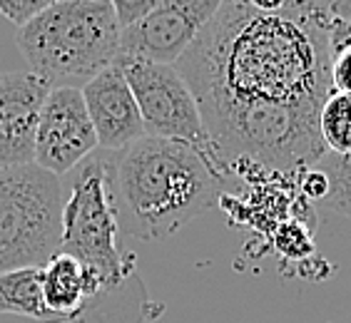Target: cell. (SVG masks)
Here are the masks:
<instances>
[{"label": "cell", "instance_id": "cell-1", "mask_svg": "<svg viewBox=\"0 0 351 323\" xmlns=\"http://www.w3.org/2000/svg\"><path fill=\"white\" fill-rule=\"evenodd\" d=\"M329 30L319 0H289L274 13L224 0L175 62L224 167L299 177L326 155L319 112L331 92Z\"/></svg>", "mask_w": 351, "mask_h": 323}, {"label": "cell", "instance_id": "cell-2", "mask_svg": "<svg viewBox=\"0 0 351 323\" xmlns=\"http://www.w3.org/2000/svg\"><path fill=\"white\" fill-rule=\"evenodd\" d=\"M224 169L215 155L189 142L140 137L112 162L120 229L145 242L177 234L217 207Z\"/></svg>", "mask_w": 351, "mask_h": 323}, {"label": "cell", "instance_id": "cell-3", "mask_svg": "<svg viewBox=\"0 0 351 323\" xmlns=\"http://www.w3.org/2000/svg\"><path fill=\"white\" fill-rule=\"evenodd\" d=\"M122 27L110 0H60L18 30L27 70L50 90H82L120 57Z\"/></svg>", "mask_w": 351, "mask_h": 323}, {"label": "cell", "instance_id": "cell-4", "mask_svg": "<svg viewBox=\"0 0 351 323\" xmlns=\"http://www.w3.org/2000/svg\"><path fill=\"white\" fill-rule=\"evenodd\" d=\"M120 216L112 189V162L88 157L73 169L70 196L62 204L60 251L95 269L105 289L132 276L135 256L120 251Z\"/></svg>", "mask_w": 351, "mask_h": 323}, {"label": "cell", "instance_id": "cell-5", "mask_svg": "<svg viewBox=\"0 0 351 323\" xmlns=\"http://www.w3.org/2000/svg\"><path fill=\"white\" fill-rule=\"evenodd\" d=\"M62 184L38 164L0 167V274L45 266L60 251Z\"/></svg>", "mask_w": 351, "mask_h": 323}, {"label": "cell", "instance_id": "cell-6", "mask_svg": "<svg viewBox=\"0 0 351 323\" xmlns=\"http://www.w3.org/2000/svg\"><path fill=\"white\" fill-rule=\"evenodd\" d=\"M117 62L125 70L130 90L135 94L145 135L189 142L215 155L195 94L175 65L135 57H117Z\"/></svg>", "mask_w": 351, "mask_h": 323}, {"label": "cell", "instance_id": "cell-7", "mask_svg": "<svg viewBox=\"0 0 351 323\" xmlns=\"http://www.w3.org/2000/svg\"><path fill=\"white\" fill-rule=\"evenodd\" d=\"M224 0H160L142 21L122 30L120 57L175 65L210 25Z\"/></svg>", "mask_w": 351, "mask_h": 323}, {"label": "cell", "instance_id": "cell-8", "mask_svg": "<svg viewBox=\"0 0 351 323\" xmlns=\"http://www.w3.org/2000/svg\"><path fill=\"white\" fill-rule=\"evenodd\" d=\"M95 149L97 135L82 100V90H50L35 132V164L50 175L62 177L93 157Z\"/></svg>", "mask_w": 351, "mask_h": 323}, {"label": "cell", "instance_id": "cell-9", "mask_svg": "<svg viewBox=\"0 0 351 323\" xmlns=\"http://www.w3.org/2000/svg\"><path fill=\"white\" fill-rule=\"evenodd\" d=\"M47 92L30 70L0 73V167L35 162V132Z\"/></svg>", "mask_w": 351, "mask_h": 323}, {"label": "cell", "instance_id": "cell-10", "mask_svg": "<svg viewBox=\"0 0 351 323\" xmlns=\"http://www.w3.org/2000/svg\"><path fill=\"white\" fill-rule=\"evenodd\" d=\"M82 100L97 135V147L115 155L145 137L140 107L120 62L93 77L82 88Z\"/></svg>", "mask_w": 351, "mask_h": 323}, {"label": "cell", "instance_id": "cell-11", "mask_svg": "<svg viewBox=\"0 0 351 323\" xmlns=\"http://www.w3.org/2000/svg\"><path fill=\"white\" fill-rule=\"evenodd\" d=\"M105 291V281L100 274L70 254H58L43 266V298L47 309L62 323H73L85 311V303Z\"/></svg>", "mask_w": 351, "mask_h": 323}, {"label": "cell", "instance_id": "cell-12", "mask_svg": "<svg viewBox=\"0 0 351 323\" xmlns=\"http://www.w3.org/2000/svg\"><path fill=\"white\" fill-rule=\"evenodd\" d=\"M0 313L33 318L38 323H62L43 298V266L0 274Z\"/></svg>", "mask_w": 351, "mask_h": 323}, {"label": "cell", "instance_id": "cell-13", "mask_svg": "<svg viewBox=\"0 0 351 323\" xmlns=\"http://www.w3.org/2000/svg\"><path fill=\"white\" fill-rule=\"evenodd\" d=\"M319 135L326 152L351 155V92L331 90L319 112Z\"/></svg>", "mask_w": 351, "mask_h": 323}, {"label": "cell", "instance_id": "cell-14", "mask_svg": "<svg viewBox=\"0 0 351 323\" xmlns=\"http://www.w3.org/2000/svg\"><path fill=\"white\" fill-rule=\"evenodd\" d=\"M314 167H319L329 177V194L319 204L337 211V214L351 216V155L326 152Z\"/></svg>", "mask_w": 351, "mask_h": 323}, {"label": "cell", "instance_id": "cell-15", "mask_svg": "<svg viewBox=\"0 0 351 323\" xmlns=\"http://www.w3.org/2000/svg\"><path fill=\"white\" fill-rule=\"evenodd\" d=\"M329 77L331 90L351 92V23L331 18L329 30Z\"/></svg>", "mask_w": 351, "mask_h": 323}, {"label": "cell", "instance_id": "cell-16", "mask_svg": "<svg viewBox=\"0 0 351 323\" xmlns=\"http://www.w3.org/2000/svg\"><path fill=\"white\" fill-rule=\"evenodd\" d=\"M60 0H0V15L8 18L13 25L23 27L27 23L45 13L47 8H53Z\"/></svg>", "mask_w": 351, "mask_h": 323}, {"label": "cell", "instance_id": "cell-17", "mask_svg": "<svg viewBox=\"0 0 351 323\" xmlns=\"http://www.w3.org/2000/svg\"><path fill=\"white\" fill-rule=\"evenodd\" d=\"M157 3H160V0H110V5L115 10L117 23H120L122 30L130 25H135L137 21H142Z\"/></svg>", "mask_w": 351, "mask_h": 323}, {"label": "cell", "instance_id": "cell-18", "mask_svg": "<svg viewBox=\"0 0 351 323\" xmlns=\"http://www.w3.org/2000/svg\"><path fill=\"white\" fill-rule=\"evenodd\" d=\"M299 189L311 202H324V196L329 194V177L319 167H309L299 175Z\"/></svg>", "mask_w": 351, "mask_h": 323}, {"label": "cell", "instance_id": "cell-19", "mask_svg": "<svg viewBox=\"0 0 351 323\" xmlns=\"http://www.w3.org/2000/svg\"><path fill=\"white\" fill-rule=\"evenodd\" d=\"M326 8H329L331 18H337V21H344V23H351V0H331Z\"/></svg>", "mask_w": 351, "mask_h": 323}, {"label": "cell", "instance_id": "cell-20", "mask_svg": "<svg viewBox=\"0 0 351 323\" xmlns=\"http://www.w3.org/2000/svg\"><path fill=\"white\" fill-rule=\"evenodd\" d=\"M250 5L264 10V13H274V10H282V8L289 5V0H250Z\"/></svg>", "mask_w": 351, "mask_h": 323}, {"label": "cell", "instance_id": "cell-21", "mask_svg": "<svg viewBox=\"0 0 351 323\" xmlns=\"http://www.w3.org/2000/svg\"><path fill=\"white\" fill-rule=\"evenodd\" d=\"M319 3H324V5H329V0H319Z\"/></svg>", "mask_w": 351, "mask_h": 323}, {"label": "cell", "instance_id": "cell-22", "mask_svg": "<svg viewBox=\"0 0 351 323\" xmlns=\"http://www.w3.org/2000/svg\"><path fill=\"white\" fill-rule=\"evenodd\" d=\"M329 3H331V0H329Z\"/></svg>", "mask_w": 351, "mask_h": 323}]
</instances>
